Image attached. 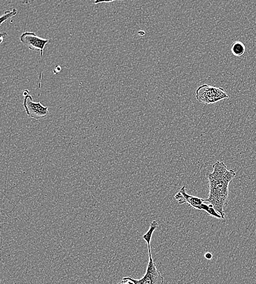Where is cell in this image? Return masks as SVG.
Returning a JSON list of instances; mask_svg holds the SVG:
<instances>
[{"mask_svg":"<svg viewBox=\"0 0 256 284\" xmlns=\"http://www.w3.org/2000/svg\"><path fill=\"white\" fill-rule=\"evenodd\" d=\"M214 170L208 173L209 196L206 201L209 202L220 215L225 219L224 206L228 198L229 186L236 173L229 170L225 163L217 161L213 165Z\"/></svg>","mask_w":256,"mask_h":284,"instance_id":"6da1fadb","label":"cell"},{"mask_svg":"<svg viewBox=\"0 0 256 284\" xmlns=\"http://www.w3.org/2000/svg\"><path fill=\"white\" fill-rule=\"evenodd\" d=\"M196 97L199 102L209 105L229 98V96L222 88L203 84L196 90Z\"/></svg>","mask_w":256,"mask_h":284,"instance_id":"7a4b0ae2","label":"cell"},{"mask_svg":"<svg viewBox=\"0 0 256 284\" xmlns=\"http://www.w3.org/2000/svg\"><path fill=\"white\" fill-rule=\"evenodd\" d=\"M149 261L147 269V272L143 278L134 279L130 278L134 284H164L165 279L156 267L154 261L152 253H149Z\"/></svg>","mask_w":256,"mask_h":284,"instance_id":"3957f363","label":"cell"},{"mask_svg":"<svg viewBox=\"0 0 256 284\" xmlns=\"http://www.w3.org/2000/svg\"><path fill=\"white\" fill-rule=\"evenodd\" d=\"M20 40L27 48L40 52L41 56L44 54V50L49 42L48 39L41 38L34 32H25L21 34Z\"/></svg>","mask_w":256,"mask_h":284,"instance_id":"277c9868","label":"cell"},{"mask_svg":"<svg viewBox=\"0 0 256 284\" xmlns=\"http://www.w3.org/2000/svg\"><path fill=\"white\" fill-rule=\"evenodd\" d=\"M24 108L28 117L36 120L45 118L49 114L48 106H44L40 102H33L30 95L25 97Z\"/></svg>","mask_w":256,"mask_h":284,"instance_id":"5b68a950","label":"cell"},{"mask_svg":"<svg viewBox=\"0 0 256 284\" xmlns=\"http://www.w3.org/2000/svg\"><path fill=\"white\" fill-rule=\"evenodd\" d=\"M175 198L180 204L188 203L191 207L197 210H201V205L206 201L205 199L190 195L187 193L186 186H182L175 195Z\"/></svg>","mask_w":256,"mask_h":284,"instance_id":"8992f818","label":"cell"},{"mask_svg":"<svg viewBox=\"0 0 256 284\" xmlns=\"http://www.w3.org/2000/svg\"><path fill=\"white\" fill-rule=\"evenodd\" d=\"M231 51L234 56L241 57L244 55L246 47L243 43L236 41L233 43L231 47Z\"/></svg>","mask_w":256,"mask_h":284,"instance_id":"52a82bcc","label":"cell"},{"mask_svg":"<svg viewBox=\"0 0 256 284\" xmlns=\"http://www.w3.org/2000/svg\"><path fill=\"white\" fill-rule=\"evenodd\" d=\"M158 223L156 221H153L151 223L150 228H149L148 232L145 234H144L143 236V238L145 240L146 242L148 244L149 253H152L151 247V241L153 237V233L156 230V229L158 228Z\"/></svg>","mask_w":256,"mask_h":284,"instance_id":"ba28073f","label":"cell"},{"mask_svg":"<svg viewBox=\"0 0 256 284\" xmlns=\"http://www.w3.org/2000/svg\"><path fill=\"white\" fill-rule=\"evenodd\" d=\"M201 210L207 212L209 216L218 219H224L222 216L217 212L214 208V206H213L211 204L208 205L202 203L201 205Z\"/></svg>","mask_w":256,"mask_h":284,"instance_id":"9c48e42d","label":"cell"},{"mask_svg":"<svg viewBox=\"0 0 256 284\" xmlns=\"http://www.w3.org/2000/svg\"><path fill=\"white\" fill-rule=\"evenodd\" d=\"M18 11L16 9H13L12 11H7L5 13L4 15L1 17V23L0 25L2 26L3 24L5 23L6 21L9 19L16 16L17 14Z\"/></svg>","mask_w":256,"mask_h":284,"instance_id":"30bf717a","label":"cell"},{"mask_svg":"<svg viewBox=\"0 0 256 284\" xmlns=\"http://www.w3.org/2000/svg\"><path fill=\"white\" fill-rule=\"evenodd\" d=\"M118 284H134V283L130 279V277H126Z\"/></svg>","mask_w":256,"mask_h":284,"instance_id":"8fae6325","label":"cell"},{"mask_svg":"<svg viewBox=\"0 0 256 284\" xmlns=\"http://www.w3.org/2000/svg\"><path fill=\"white\" fill-rule=\"evenodd\" d=\"M204 257L207 260H211L212 258V255L210 253H207L205 254Z\"/></svg>","mask_w":256,"mask_h":284,"instance_id":"7c38bea8","label":"cell"},{"mask_svg":"<svg viewBox=\"0 0 256 284\" xmlns=\"http://www.w3.org/2000/svg\"><path fill=\"white\" fill-rule=\"evenodd\" d=\"M8 35L7 34V33L4 32V33H2L1 34V37H0V40H1V42H0V43H1V44H2L4 40V39L6 37H7V36Z\"/></svg>","mask_w":256,"mask_h":284,"instance_id":"4fadbf2b","label":"cell"},{"mask_svg":"<svg viewBox=\"0 0 256 284\" xmlns=\"http://www.w3.org/2000/svg\"><path fill=\"white\" fill-rule=\"evenodd\" d=\"M29 91L28 90H25L23 93L24 96L25 97L26 96L29 95Z\"/></svg>","mask_w":256,"mask_h":284,"instance_id":"5bb4252c","label":"cell"},{"mask_svg":"<svg viewBox=\"0 0 256 284\" xmlns=\"http://www.w3.org/2000/svg\"><path fill=\"white\" fill-rule=\"evenodd\" d=\"M144 32L143 31H140V32H138V34H139L140 36H143L144 34L142 33V32Z\"/></svg>","mask_w":256,"mask_h":284,"instance_id":"9a60e30c","label":"cell"}]
</instances>
